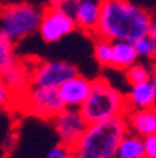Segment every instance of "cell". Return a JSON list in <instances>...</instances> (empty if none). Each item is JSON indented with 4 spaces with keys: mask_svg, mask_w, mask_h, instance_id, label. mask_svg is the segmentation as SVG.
<instances>
[{
    "mask_svg": "<svg viewBox=\"0 0 156 158\" xmlns=\"http://www.w3.org/2000/svg\"><path fill=\"white\" fill-rule=\"evenodd\" d=\"M153 14L131 0H103L95 36L109 41H128L150 35ZM94 36V38H95Z\"/></svg>",
    "mask_w": 156,
    "mask_h": 158,
    "instance_id": "6da1fadb",
    "label": "cell"
},
{
    "mask_svg": "<svg viewBox=\"0 0 156 158\" xmlns=\"http://www.w3.org/2000/svg\"><path fill=\"white\" fill-rule=\"evenodd\" d=\"M130 131L125 116L89 124L72 147L74 158H116L122 138Z\"/></svg>",
    "mask_w": 156,
    "mask_h": 158,
    "instance_id": "7a4b0ae2",
    "label": "cell"
},
{
    "mask_svg": "<svg viewBox=\"0 0 156 158\" xmlns=\"http://www.w3.org/2000/svg\"><path fill=\"white\" fill-rule=\"evenodd\" d=\"M89 124L108 121L120 116H126L130 111L126 94L117 89L105 77H98L92 81L91 94L80 108Z\"/></svg>",
    "mask_w": 156,
    "mask_h": 158,
    "instance_id": "3957f363",
    "label": "cell"
},
{
    "mask_svg": "<svg viewBox=\"0 0 156 158\" xmlns=\"http://www.w3.org/2000/svg\"><path fill=\"white\" fill-rule=\"evenodd\" d=\"M44 8L33 2L3 3L0 14V33L20 42L39 30Z\"/></svg>",
    "mask_w": 156,
    "mask_h": 158,
    "instance_id": "277c9868",
    "label": "cell"
},
{
    "mask_svg": "<svg viewBox=\"0 0 156 158\" xmlns=\"http://www.w3.org/2000/svg\"><path fill=\"white\" fill-rule=\"evenodd\" d=\"M17 100H20L22 110L27 114L47 121H52L64 108L58 88L30 86L25 93L17 97Z\"/></svg>",
    "mask_w": 156,
    "mask_h": 158,
    "instance_id": "5b68a950",
    "label": "cell"
},
{
    "mask_svg": "<svg viewBox=\"0 0 156 158\" xmlns=\"http://www.w3.org/2000/svg\"><path fill=\"white\" fill-rule=\"evenodd\" d=\"M75 30H78V27L72 14L50 3L44 6V14L38 33L46 44H55L62 38L72 35Z\"/></svg>",
    "mask_w": 156,
    "mask_h": 158,
    "instance_id": "8992f818",
    "label": "cell"
},
{
    "mask_svg": "<svg viewBox=\"0 0 156 158\" xmlns=\"http://www.w3.org/2000/svg\"><path fill=\"white\" fill-rule=\"evenodd\" d=\"M78 74L77 66L62 60L36 61L31 72V86L59 88L66 80Z\"/></svg>",
    "mask_w": 156,
    "mask_h": 158,
    "instance_id": "52a82bcc",
    "label": "cell"
},
{
    "mask_svg": "<svg viewBox=\"0 0 156 158\" xmlns=\"http://www.w3.org/2000/svg\"><path fill=\"white\" fill-rule=\"evenodd\" d=\"M52 125L59 143L74 147L78 143V139L83 136V133L86 131L89 122L80 108L64 106L52 119Z\"/></svg>",
    "mask_w": 156,
    "mask_h": 158,
    "instance_id": "ba28073f",
    "label": "cell"
},
{
    "mask_svg": "<svg viewBox=\"0 0 156 158\" xmlns=\"http://www.w3.org/2000/svg\"><path fill=\"white\" fill-rule=\"evenodd\" d=\"M33 64H28L24 60H16L13 64H10L6 69L2 71V83L10 89V91L17 97L25 93L31 86V72H33Z\"/></svg>",
    "mask_w": 156,
    "mask_h": 158,
    "instance_id": "9c48e42d",
    "label": "cell"
},
{
    "mask_svg": "<svg viewBox=\"0 0 156 158\" xmlns=\"http://www.w3.org/2000/svg\"><path fill=\"white\" fill-rule=\"evenodd\" d=\"M92 81L94 80H89L84 75H74L72 78L66 80L59 88V96L61 100L64 103V106H69V108H81L83 103L86 102V99L91 94V89H92Z\"/></svg>",
    "mask_w": 156,
    "mask_h": 158,
    "instance_id": "30bf717a",
    "label": "cell"
},
{
    "mask_svg": "<svg viewBox=\"0 0 156 158\" xmlns=\"http://www.w3.org/2000/svg\"><path fill=\"white\" fill-rule=\"evenodd\" d=\"M103 0H78L74 19L77 22L78 30L95 36V30L102 17Z\"/></svg>",
    "mask_w": 156,
    "mask_h": 158,
    "instance_id": "8fae6325",
    "label": "cell"
},
{
    "mask_svg": "<svg viewBox=\"0 0 156 158\" xmlns=\"http://www.w3.org/2000/svg\"><path fill=\"white\" fill-rule=\"evenodd\" d=\"M126 122L130 131L145 138L156 133V106L130 110L126 113Z\"/></svg>",
    "mask_w": 156,
    "mask_h": 158,
    "instance_id": "7c38bea8",
    "label": "cell"
},
{
    "mask_svg": "<svg viewBox=\"0 0 156 158\" xmlns=\"http://www.w3.org/2000/svg\"><path fill=\"white\" fill-rule=\"evenodd\" d=\"M130 110H141L154 106V91L151 81H142L136 85H130L126 93Z\"/></svg>",
    "mask_w": 156,
    "mask_h": 158,
    "instance_id": "4fadbf2b",
    "label": "cell"
},
{
    "mask_svg": "<svg viewBox=\"0 0 156 158\" xmlns=\"http://www.w3.org/2000/svg\"><path fill=\"white\" fill-rule=\"evenodd\" d=\"M139 60L134 44L128 41H114L113 42V63L111 69L116 71H126L131 64Z\"/></svg>",
    "mask_w": 156,
    "mask_h": 158,
    "instance_id": "5bb4252c",
    "label": "cell"
},
{
    "mask_svg": "<svg viewBox=\"0 0 156 158\" xmlns=\"http://www.w3.org/2000/svg\"><path fill=\"white\" fill-rule=\"evenodd\" d=\"M116 158H145L144 138L133 131H128L117 147Z\"/></svg>",
    "mask_w": 156,
    "mask_h": 158,
    "instance_id": "9a60e30c",
    "label": "cell"
},
{
    "mask_svg": "<svg viewBox=\"0 0 156 158\" xmlns=\"http://www.w3.org/2000/svg\"><path fill=\"white\" fill-rule=\"evenodd\" d=\"M153 66L154 63L148 64L144 60H138L134 64H131L125 72V80L128 85H136V83H142V81H150L151 80V74H153Z\"/></svg>",
    "mask_w": 156,
    "mask_h": 158,
    "instance_id": "2e32d148",
    "label": "cell"
},
{
    "mask_svg": "<svg viewBox=\"0 0 156 158\" xmlns=\"http://www.w3.org/2000/svg\"><path fill=\"white\" fill-rule=\"evenodd\" d=\"M94 58L102 67H111V63H113V41L95 36Z\"/></svg>",
    "mask_w": 156,
    "mask_h": 158,
    "instance_id": "e0dca14e",
    "label": "cell"
},
{
    "mask_svg": "<svg viewBox=\"0 0 156 158\" xmlns=\"http://www.w3.org/2000/svg\"><path fill=\"white\" fill-rule=\"evenodd\" d=\"M14 41L0 33V69H6L17 58L14 53Z\"/></svg>",
    "mask_w": 156,
    "mask_h": 158,
    "instance_id": "ac0fdd59",
    "label": "cell"
},
{
    "mask_svg": "<svg viewBox=\"0 0 156 158\" xmlns=\"http://www.w3.org/2000/svg\"><path fill=\"white\" fill-rule=\"evenodd\" d=\"M133 44H134V49L138 52L139 60H144V61H153L154 60V44H153L150 35H145V36L136 39Z\"/></svg>",
    "mask_w": 156,
    "mask_h": 158,
    "instance_id": "d6986e66",
    "label": "cell"
},
{
    "mask_svg": "<svg viewBox=\"0 0 156 158\" xmlns=\"http://www.w3.org/2000/svg\"><path fill=\"white\" fill-rule=\"evenodd\" d=\"M42 158H74L72 155V147L66 146L62 143H58L55 144L53 147H50L47 150V153L44 155Z\"/></svg>",
    "mask_w": 156,
    "mask_h": 158,
    "instance_id": "ffe728a7",
    "label": "cell"
},
{
    "mask_svg": "<svg viewBox=\"0 0 156 158\" xmlns=\"http://www.w3.org/2000/svg\"><path fill=\"white\" fill-rule=\"evenodd\" d=\"M49 3L56 6V8H61L64 11H67L69 14L74 16V13L77 10V5H78V0H49Z\"/></svg>",
    "mask_w": 156,
    "mask_h": 158,
    "instance_id": "44dd1931",
    "label": "cell"
},
{
    "mask_svg": "<svg viewBox=\"0 0 156 158\" xmlns=\"http://www.w3.org/2000/svg\"><path fill=\"white\" fill-rule=\"evenodd\" d=\"M145 144V158H156V133L144 138Z\"/></svg>",
    "mask_w": 156,
    "mask_h": 158,
    "instance_id": "7402d4cb",
    "label": "cell"
},
{
    "mask_svg": "<svg viewBox=\"0 0 156 158\" xmlns=\"http://www.w3.org/2000/svg\"><path fill=\"white\" fill-rule=\"evenodd\" d=\"M150 38L154 44V63H156V14H153V22H151V30H150Z\"/></svg>",
    "mask_w": 156,
    "mask_h": 158,
    "instance_id": "603a6c76",
    "label": "cell"
},
{
    "mask_svg": "<svg viewBox=\"0 0 156 158\" xmlns=\"http://www.w3.org/2000/svg\"><path fill=\"white\" fill-rule=\"evenodd\" d=\"M151 85H153V91H154V106H156V63L153 66V74H151Z\"/></svg>",
    "mask_w": 156,
    "mask_h": 158,
    "instance_id": "cb8c5ba5",
    "label": "cell"
},
{
    "mask_svg": "<svg viewBox=\"0 0 156 158\" xmlns=\"http://www.w3.org/2000/svg\"><path fill=\"white\" fill-rule=\"evenodd\" d=\"M14 2H30V0H2V3H14Z\"/></svg>",
    "mask_w": 156,
    "mask_h": 158,
    "instance_id": "d4e9b609",
    "label": "cell"
}]
</instances>
